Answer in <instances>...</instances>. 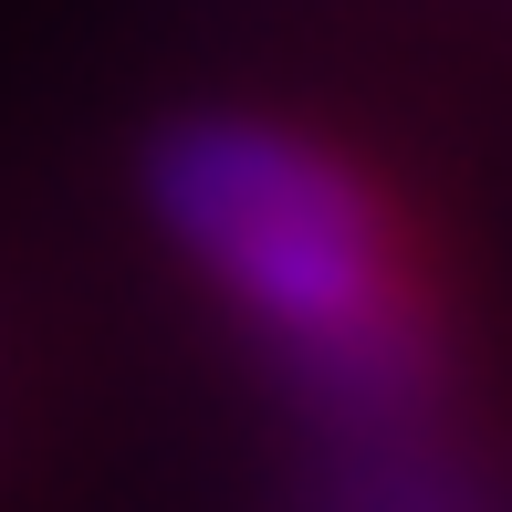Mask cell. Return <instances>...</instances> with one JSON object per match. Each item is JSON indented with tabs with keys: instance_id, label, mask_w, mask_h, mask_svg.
Listing matches in <instances>:
<instances>
[{
	"instance_id": "7a4b0ae2",
	"label": "cell",
	"mask_w": 512,
	"mask_h": 512,
	"mask_svg": "<svg viewBox=\"0 0 512 512\" xmlns=\"http://www.w3.org/2000/svg\"><path fill=\"white\" fill-rule=\"evenodd\" d=\"M366 502H377V512H460L439 481H398V492H366Z\"/></svg>"
},
{
	"instance_id": "6da1fadb",
	"label": "cell",
	"mask_w": 512,
	"mask_h": 512,
	"mask_svg": "<svg viewBox=\"0 0 512 512\" xmlns=\"http://www.w3.org/2000/svg\"><path fill=\"white\" fill-rule=\"evenodd\" d=\"M168 220L189 262L345 408H377L408 377L418 335L398 241L324 147L272 126H199L168 157Z\"/></svg>"
}]
</instances>
